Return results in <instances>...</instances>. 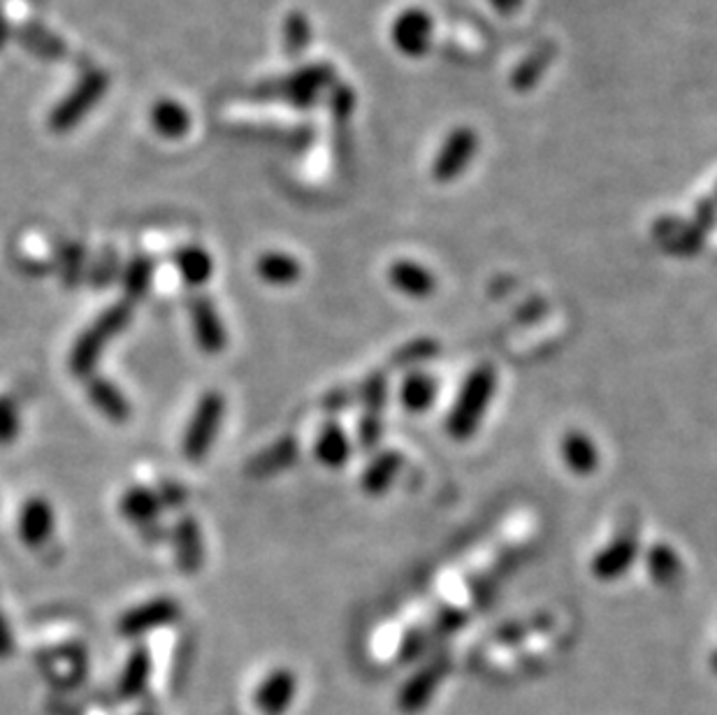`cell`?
<instances>
[{
	"instance_id": "obj_1",
	"label": "cell",
	"mask_w": 717,
	"mask_h": 715,
	"mask_svg": "<svg viewBox=\"0 0 717 715\" xmlns=\"http://www.w3.org/2000/svg\"><path fill=\"white\" fill-rule=\"evenodd\" d=\"M132 321V302H114L104 309L98 319L77 337L74 347L68 356L70 373L79 379H89L108 344L119 337Z\"/></svg>"
},
{
	"instance_id": "obj_2",
	"label": "cell",
	"mask_w": 717,
	"mask_h": 715,
	"mask_svg": "<svg viewBox=\"0 0 717 715\" xmlns=\"http://www.w3.org/2000/svg\"><path fill=\"white\" fill-rule=\"evenodd\" d=\"M226 418V397L219 390H207L196 409L193 416L186 426L183 441H181V454L189 463H202L207 454L215 446L221 426Z\"/></svg>"
},
{
	"instance_id": "obj_3",
	"label": "cell",
	"mask_w": 717,
	"mask_h": 715,
	"mask_svg": "<svg viewBox=\"0 0 717 715\" xmlns=\"http://www.w3.org/2000/svg\"><path fill=\"white\" fill-rule=\"evenodd\" d=\"M492 388H495V377L486 367L476 369V373L467 379L465 390L454 409V416H450V433H454V437H469L474 433L476 423L481 420L490 403Z\"/></svg>"
},
{
	"instance_id": "obj_4",
	"label": "cell",
	"mask_w": 717,
	"mask_h": 715,
	"mask_svg": "<svg viewBox=\"0 0 717 715\" xmlns=\"http://www.w3.org/2000/svg\"><path fill=\"white\" fill-rule=\"evenodd\" d=\"M189 316H191V328L196 335L198 349H202L209 356L223 354L228 347V330L211 298L202 294L189 296Z\"/></svg>"
},
{
	"instance_id": "obj_5",
	"label": "cell",
	"mask_w": 717,
	"mask_h": 715,
	"mask_svg": "<svg viewBox=\"0 0 717 715\" xmlns=\"http://www.w3.org/2000/svg\"><path fill=\"white\" fill-rule=\"evenodd\" d=\"M181 616V606L172 597H153L136 608H130L119 620V632L123 637H142V634L168 627Z\"/></svg>"
},
{
	"instance_id": "obj_6",
	"label": "cell",
	"mask_w": 717,
	"mask_h": 715,
	"mask_svg": "<svg viewBox=\"0 0 717 715\" xmlns=\"http://www.w3.org/2000/svg\"><path fill=\"white\" fill-rule=\"evenodd\" d=\"M57 514L44 497H29L19 512V537L29 548H42L54 537Z\"/></svg>"
},
{
	"instance_id": "obj_7",
	"label": "cell",
	"mask_w": 717,
	"mask_h": 715,
	"mask_svg": "<svg viewBox=\"0 0 717 715\" xmlns=\"http://www.w3.org/2000/svg\"><path fill=\"white\" fill-rule=\"evenodd\" d=\"M172 548L177 567L183 574H198L205 563V542H202V529L193 516H181L172 527Z\"/></svg>"
},
{
	"instance_id": "obj_8",
	"label": "cell",
	"mask_w": 717,
	"mask_h": 715,
	"mask_svg": "<svg viewBox=\"0 0 717 715\" xmlns=\"http://www.w3.org/2000/svg\"><path fill=\"white\" fill-rule=\"evenodd\" d=\"M87 395H89V403L110 423L123 426V423L130 420L132 407L128 403V397L110 379L91 375L87 379Z\"/></svg>"
},
{
	"instance_id": "obj_9",
	"label": "cell",
	"mask_w": 717,
	"mask_h": 715,
	"mask_svg": "<svg viewBox=\"0 0 717 715\" xmlns=\"http://www.w3.org/2000/svg\"><path fill=\"white\" fill-rule=\"evenodd\" d=\"M163 505H161V497L153 488H145V486H136V488H128L121 499H119V514L132 523L138 525L140 529L153 525L161 516Z\"/></svg>"
},
{
	"instance_id": "obj_10",
	"label": "cell",
	"mask_w": 717,
	"mask_h": 715,
	"mask_svg": "<svg viewBox=\"0 0 717 715\" xmlns=\"http://www.w3.org/2000/svg\"><path fill=\"white\" fill-rule=\"evenodd\" d=\"M430 36H432V21L428 14L418 10L405 12L400 19H397L392 31L397 47H400L409 57L422 54L430 44Z\"/></svg>"
},
{
	"instance_id": "obj_11",
	"label": "cell",
	"mask_w": 717,
	"mask_h": 715,
	"mask_svg": "<svg viewBox=\"0 0 717 715\" xmlns=\"http://www.w3.org/2000/svg\"><path fill=\"white\" fill-rule=\"evenodd\" d=\"M293 697H296V676L286 669H277L258 687L256 702L268 715H281L288 708V704L293 702Z\"/></svg>"
},
{
	"instance_id": "obj_12",
	"label": "cell",
	"mask_w": 717,
	"mask_h": 715,
	"mask_svg": "<svg viewBox=\"0 0 717 715\" xmlns=\"http://www.w3.org/2000/svg\"><path fill=\"white\" fill-rule=\"evenodd\" d=\"M474 136L469 130H458L454 132V136H450V140L446 142L441 156H439V161H437V168H435V175L439 179H450V177H456L465 166L467 161L471 158V151H474Z\"/></svg>"
},
{
	"instance_id": "obj_13",
	"label": "cell",
	"mask_w": 717,
	"mask_h": 715,
	"mask_svg": "<svg viewBox=\"0 0 717 715\" xmlns=\"http://www.w3.org/2000/svg\"><path fill=\"white\" fill-rule=\"evenodd\" d=\"M175 265L179 277L193 288L205 286L215 275V260L202 247H181L175 254Z\"/></svg>"
},
{
	"instance_id": "obj_14",
	"label": "cell",
	"mask_w": 717,
	"mask_h": 715,
	"mask_svg": "<svg viewBox=\"0 0 717 715\" xmlns=\"http://www.w3.org/2000/svg\"><path fill=\"white\" fill-rule=\"evenodd\" d=\"M296 458H298V444L293 439H281L275 446L265 448L260 456H256L249 463L247 471L251 476H256V479H262V476H272V474L286 469L288 465H293Z\"/></svg>"
},
{
	"instance_id": "obj_15",
	"label": "cell",
	"mask_w": 717,
	"mask_h": 715,
	"mask_svg": "<svg viewBox=\"0 0 717 715\" xmlns=\"http://www.w3.org/2000/svg\"><path fill=\"white\" fill-rule=\"evenodd\" d=\"M256 270L260 275L262 281H268L272 286H288V284H296L302 275V268L298 258L281 254V251H272V254H265L260 256Z\"/></svg>"
},
{
	"instance_id": "obj_16",
	"label": "cell",
	"mask_w": 717,
	"mask_h": 715,
	"mask_svg": "<svg viewBox=\"0 0 717 715\" xmlns=\"http://www.w3.org/2000/svg\"><path fill=\"white\" fill-rule=\"evenodd\" d=\"M390 279L392 284L405 290L407 296H414V298H420V296H428L432 294V288H435V279L432 275L420 268V265L416 262H395L392 265V272H390Z\"/></svg>"
},
{
	"instance_id": "obj_17",
	"label": "cell",
	"mask_w": 717,
	"mask_h": 715,
	"mask_svg": "<svg viewBox=\"0 0 717 715\" xmlns=\"http://www.w3.org/2000/svg\"><path fill=\"white\" fill-rule=\"evenodd\" d=\"M153 279V260L149 256H136L123 270V294L128 302L145 298Z\"/></svg>"
},
{
	"instance_id": "obj_18",
	"label": "cell",
	"mask_w": 717,
	"mask_h": 715,
	"mask_svg": "<svg viewBox=\"0 0 717 715\" xmlns=\"http://www.w3.org/2000/svg\"><path fill=\"white\" fill-rule=\"evenodd\" d=\"M316 456L328 467H339L343 460L349 458V439L341 433L339 426L330 423L323 428L321 437L316 441Z\"/></svg>"
},
{
	"instance_id": "obj_19",
	"label": "cell",
	"mask_w": 717,
	"mask_h": 715,
	"mask_svg": "<svg viewBox=\"0 0 717 715\" xmlns=\"http://www.w3.org/2000/svg\"><path fill=\"white\" fill-rule=\"evenodd\" d=\"M153 123H156L158 130L163 132V136L177 138V136H183V132L189 130L191 117H189V112H186V108H181L179 102L163 100V102L156 105Z\"/></svg>"
},
{
	"instance_id": "obj_20",
	"label": "cell",
	"mask_w": 717,
	"mask_h": 715,
	"mask_svg": "<svg viewBox=\"0 0 717 715\" xmlns=\"http://www.w3.org/2000/svg\"><path fill=\"white\" fill-rule=\"evenodd\" d=\"M149 669H151V659H149V651L147 648H138L136 653L130 655L128 665L123 669V678H121V691L130 697L140 693L142 687L147 685L149 678Z\"/></svg>"
},
{
	"instance_id": "obj_21",
	"label": "cell",
	"mask_w": 717,
	"mask_h": 715,
	"mask_svg": "<svg viewBox=\"0 0 717 715\" xmlns=\"http://www.w3.org/2000/svg\"><path fill=\"white\" fill-rule=\"evenodd\" d=\"M634 542L631 539H620L618 544L610 546L604 555H599L597 560V574L599 576H618L625 567H629L634 558Z\"/></svg>"
},
{
	"instance_id": "obj_22",
	"label": "cell",
	"mask_w": 717,
	"mask_h": 715,
	"mask_svg": "<svg viewBox=\"0 0 717 715\" xmlns=\"http://www.w3.org/2000/svg\"><path fill=\"white\" fill-rule=\"evenodd\" d=\"M565 458L580 474H588L595 467V463H597V454H595L592 441L586 439L582 435H578V433L571 435V437H567V441H565Z\"/></svg>"
},
{
	"instance_id": "obj_23",
	"label": "cell",
	"mask_w": 717,
	"mask_h": 715,
	"mask_svg": "<svg viewBox=\"0 0 717 715\" xmlns=\"http://www.w3.org/2000/svg\"><path fill=\"white\" fill-rule=\"evenodd\" d=\"M21 433V409L12 395H0V446H12Z\"/></svg>"
},
{
	"instance_id": "obj_24",
	"label": "cell",
	"mask_w": 717,
	"mask_h": 715,
	"mask_svg": "<svg viewBox=\"0 0 717 715\" xmlns=\"http://www.w3.org/2000/svg\"><path fill=\"white\" fill-rule=\"evenodd\" d=\"M435 397V384L428 377H411L402 388V400L409 409H425Z\"/></svg>"
},
{
	"instance_id": "obj_25",
	"label": "cell",
	"mask_w": 717,
	"mask_h": 715,
	"mask_svg": "<svg viewBox=\"0 0 717 715\" xmlns=\"http://www.w3.org/2000/svg\"><path fill=\"white\" fill-rule=\"evenodd\" d=\"M158 497H161V505L163 509H179L186 497H189V493H186V488L181 484H175V481H163L161 486L156 488Z\"/></svg>"
},
{
	"instance_id": "obj_26",
	"label": "cell",
	"mask_w": 717,
	"mask_h": 715,
	"mask_svg": "<svg viewBox=\"0 0 717 715\" xmlns=\"http://www.w3.org/2000/svg\"><path fill=\"white\" fill-rule=\"evenodd\" d=\"M392 474H395V467H390V465H388V460H386V458H381L375 467H371V469L367 471V476H365V488L379 493V490L388 484V479H390Z\"/></svg>"
},
{
	"instance_id": "obj_27",
	"label": "cell",
	"mask_w": 717,
	"mask_h": 715,
	"mask_svg": "<svg viewBox=\"0 0 717 715\" xmlns=\"http://www.w3.org/2000/svg\"><path fill=\"white\" fill-rule=\"evenodd\" d=\"M70 251L63 254V277L66 281H74L77 279V272H79V265H82V251H79V247H68Z\"/></svg>"
},
{
	"instance_id": "obj_28",
	"label": "cell",
	"mask_w": 717,
	"mask_h": 715,
	"mask_svg": "<svg viewBox=\"0 0 717 715\" xmlns=\"http://www.w3.org/2000/svg\"><path fill=\"white\" fill-rule=\"evenodd\" d=\"M286 33H288V47L293 49V44H296V51H300L305 47V42L300 40V36L307 38L309 31H307V23L300 21V17H293V19H290V23L286 26Z\"/></svg>"
},
{
	"instance_id": "obj_29",
	"label": "cell",
	"mask_w": 717,
	"mask_h": 715,
	"mask_svg": "<svg viewBox=\"0 0 717 715\" xmlns=\"http://www.w3.org/2000/svg\"><path fill=\"white\" fill-rule=\"evenodd\" d=\"M14 648V639H12V629L8 625L6 614L0 612V659H6Z\"/></svg>"
},
{
	"instance_id": "obj_30",
	"label": "cell",
	"mask_w": 717,
	"mask_h": 715,
	"mask_svg": "<svg viewBox=\"0 0 717 715\" xmlns=\"http://www.w3.org/2000/svg\"><path fill=\"white\" fill-rule=\"evenodd\" d=\"M492 6L499 12H514V10H518L520 0H492Z\"/></svg>"
},
{
	"instance_id": "obj_31",
	"label": "cell",
	"mask_w": 717,
	"mask_h": 715,
	"mask_svg": "<svg viewBox=\"0 0 717 715\" xmlns=\"http://www.w3.org/2000/svg\"><path fill=\"white\" fill-rule=\"evenodd\" d=\"M3 40H6V23L0 19V47H3Z\"/></svg>"
},
{
	"instance_id": "obj_32",
	"label": "cell",
	"mask_w": 717,
	"mask_h": 715,
	"mask_svg": "<svg viewBox=\"0 0 717 715\" xmlns=\"http://www.w3.org/2000/svg\"><path fill=\"white\" fill-rule=\"evenodd\" d=\"M713 665H715V669H717V653H715V657H713Z\"/></svg>"
}]
</instances>
